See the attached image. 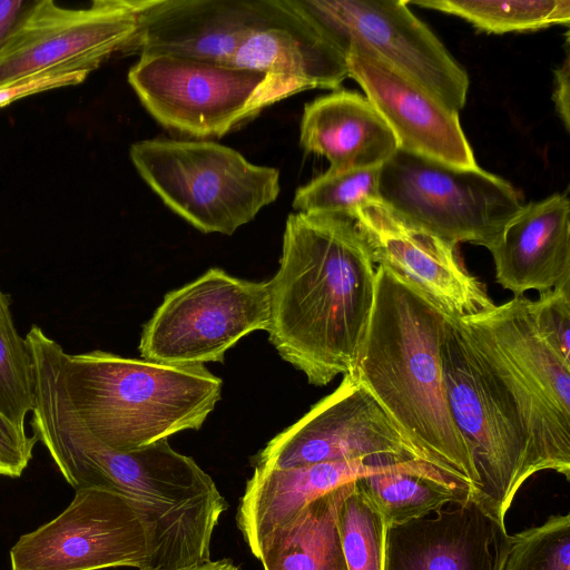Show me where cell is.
Here are the masks:
<instances>
[{"instance_id": "1", "label": "cell", "mask_w": 570, "mask_h": 570, "mask_svg": "<svg viewBox=\"0 0 570 570\" xmlns=\"http://www.w3.org/2000/svg\"><path fill=\"white\" fill-rule=\"evenodd\" d=\"M441 361L453 420L479 475L476 499L498 520L534 473L570 480V361L539 332L531 299L448 316Z\"/></svg>"}, {"instance_id": "2", "label": "cell", "mask_w": 570, "mask_h": 570, "mask_svg": "<svg viewBox=\"0 0 570 570\" xmlns=\"http://www.w3.org/2000/svg\"><path fill=\"white\" fill-rule=\"evenodd\" d=\"M31 426L65 480L124 497L146 530L145 569L170 570L209 560L215 527L227 504L213 479L167 439L131 451L114 450L76 416L50 358L32 367Z\"/></svg>"}, {"instance_id": "3", "label": "cell", "mask_w": 570, "mask_h": 570, "mask_svg": "<svg viewBox=\"0 0 570 570\" xmlns=\"http://www.w3.org/2000/svg\"><path fill=\"white\" fill-rule=\"evenodd\" d=\"M346 215L289 214L268 282L266 332L282 358L324 386L353 371L374 304L376 268Z\"/></svg>"}, {"instance_id": "4", "label": "cell", "mask_w": 570, "mask_h": 570, "mask_svg": "<svg viewBox=\"0 0 570 570\" xmlns=\"http://www.w3.org/2000/svg\"><path fill=\"white\" fill-rule=\"evenodd\" d=\"M448 316L412 283L377 265L373 309L352 373L431 465L475 494L472 451L453 420L443 381Z\"/></svg>"}, {"instance_id": "5", "label": "cell", "mask_w": 570, "mask_h": 570, "mask_svg": "<svg viewBox=\"0 0 570 570\" xmlns=\"http://www.w3.org/2000/svg\"><path fill=\"white\" fill-rule=\"evenodd\" d=\"M53 356L67 403L114 450L199 430L220 400L222 380L204 365H166L104 351L70 354L57 342Z\"/></svg>"}, {"instance_id": "6", "label": "cell", "mask_w": 570, "mask_h": 570, "mask_svg": "<svg viewBox=\"0 0 570 570\" xmlns=\"http://www.w3.org/2000/svg\"><path fill=\"white\" fill-rule=\"evenodd\" d=\"M129 157L163 203L203 233L234 234L281 191L278 169L212 140L145 139Z\"/></svg>"}, {"instance_id": "7", "label": "cell", "mask_w": 570, "mask_h": 570, "mask_svg": "<svg viewBox=\"0 0 570 570\" xmlns=\"http://www.w3.org/2000/svg\"><path fill=\"white\" fill-rule=\"evenodd\" d=\"M128 82L163 127L189 138H220L301 89L278 77L209 61L139 56Z\"/></svg>"}, {"instance_id": "8", "label": "cell", "mask_w": 570, "mask_h": 570, "mask_svg": "<svg viewBox=\"0 0 570 570\" xmlns=\"http://www.w3.org/2000/svg\"><path fill=\"white\" fill-rule=\"evenodd\" d=\"M379 197L451 245L488 249L523 205L509 181L479 166L458 167L401 148L380 167Z\"/></svg>"}, {"instance_id": "9", "label": "cell", "mask_w": 570, "mask_h": 570, "mask_svg": "<svg viewBox=\"0 0 570 570\" xmlns=\"http://www.w3.org/2000/svg\"><path fill=\"white\" fill-rule=\"evenodd\" d=\"M268 282H253L210 268L166 294L145 324L139 352L144 360L174 366L223 362L242 337L267 330Z\"/></svg>"}, {"instance_id": "10", "label": "cell", "mask_w": 570, "mask_h": 570, "mask_svg": "<svg viewBox=\"0 0 570 570\" xmlns=\"http://www.w3.org/2000/svg\"><path fill=\"white\" fill-rule=\"evenodd\" d=\"M342 52L362 45L451 110L465 106L469 76L435 33L397 0H294ZM345 56V55H344Z\"/></svg>"}, {"instance_id": "11", "label": "cell", "mask_w": 570, "mask_h": 570, "mask_svg": "<svg viewBox=\"0 0 570 570\" xmlns=\"http://www.w3.org/2000/svg\"><path fill=\"white\" fill-rule=\"evenodd\" d=\"M379 458L420 460L430 464L350 372L343 375L333 393L266 444L256 458V466L288 469Z\"/></svg>"}, {"instance_id": "12", "label": "cell", "mask_w": 570, "mask_h": 570, "mask_svg": "<svg viewBox=\"0 0 570 570\" xmlns=\"http://www.w3.org/2000/svg\"><path fill=\"white\" fill-rule=\"evenodd\" d=\"M148 560L138 513L124 497L100 488L77 489L61 513L10 549L11 570L145 569Z\"/></svg>"}, {"instance_id": "13", "label": "cell", "mask_w": 570, "mask_h": 570, "mask_svg": "<svg viewBox=\"0 0 570 570\" xmlns=\"http://www.w3.org/2000/svg\"><path fill=\"white\" fill-rule=\"evenodd\" d=\"M142 0H95L70 9L51 0L23 10L0 46V82L71 61L101 65L137 30Z\"/></svg>"}, {"instance_id": "14", "label": "cell", "mask_w": 570, "mask_h": 570, "mask_svg": "<svg viewBox=\"0 0 570 570\" xmlns=\"http://www.w3.org/2000/svg\"><path fill=\"white\" fill-rule=\"evenodd\" d=\"M353 218L374 263L412 283L449 316H470L495 305L484 284L463 265L456 246L414 225L380 199L358 208Z\"/></svg>"}, {"instance_id": "15", "label": "cell", "mask_w": 570, "mask_h": 570, "mask_svg": "<svg viewBox=\"0 0 570 570\" xmlns=\"http://www.w3.org/2000/svg\"><path fill=\"white\" fill-rule=\"evenodd\" d=\"M350 78L393 131L399 148L458 167H476L459 112L395 69L371 49L344 51Z\"/></svg>"}, {"instance_id": "16", "label": "cell", "mask_w": 570, "mask_h": 570, "mask_svg": "<svg viewBox=\"0 0 570 570\" xmlns=\"http://www.w3.org/2000/svg\"><path fill=\"white\" fill-rule=\"evenodd\" d=\"M510 535L471 494L386 530L384 570H501Z\"/></svg>"}, {"instance_id": "17", "label": "cell", "mask_w": 570, "mask_h": 570, "mask_svg": "<svg viewBox=\"0 0 570 570\" xmlns=\"http://www.w3.org/2000/svg\"><path fill=\"white\" fill-rule=\"evenodd\" d=\"M263 9L264 0H142L122 52L230 65Z\"/></svg>"}, {"instance_id": "18", "label": "cell", "mask_w": 570, "mask_h": 570, "mask_svg": "<svg viewBox=\"0 0 570 570\" xmlns=\"http://www.w3.org/2000/svg\"><path fill=\"white\" fill-rule=\"evenodd\" d=\"M230 65L278 77L301 91L337 90L350 77L344 53L294 0H264L261 17L239 43Z\"/></svg>"}, {"instance_id": "19", "label": "cell", "mask_w": 570, "mask_h": 570, "mask_svg": "<svg viewBox=\"0 0 570 570\" xmlns=\"http://www.w3.org/2000/svg\"><path fill=\"white\" fill-rule=\"evenodd\" d=\"M497 282L514 296L570 279V202L553 194L523 204L489 248Z\"/></svg>"}, {"instance_id": "20", "label": "cell", "mask_w": 570, "mask_h": 570, "mask_svg": "<svg viewBox=\"0 0 570 570\" xmlns=\"http://www.w3.org/2000/svg\"><path fill=\"white\" fill-rule=\"evenodd\" d=\"M407 460L379 458L323 462L288 469L256 466L237 511V524L257 557L265 541L311 501L346 482Z\"/></svg>"}, {"instance_id": "21", "label": "cell", "mask_w": 570, "mask_h": 570, "mask_svg": "<svg viewBox=\"0 0 570 570\" xmlns=\"http://www.w3.org/2000/svg\"><path fill=\"white\" fill-rule=\"evenodd\" d=\"M299 144L306 153L325 157L333 170L381 167L399 148L366 97L338 89L305 105Z\"/></svg>"}, {"instance_id": "22", "label": "cell", "mask_w": 570, "mask_h": 570, "mask_svg": "<svg viewBox=\"0 0 570 570\" xmlns=\"http://www.w3.org/2000/svg\"><path fill=\"white\" fill-rule=\"evenodd\" d=\"M353 481L314 499L275 531L256 557L264 570H348L337 527V510Z\"/></svg>"}, {"instance_id": "23", "label": "cell", "mask_w": 570, "mask_h": 570, "mask_svg": "<svg viewBox=\"0 0 570 570\" xmlns=\"http://www.w3.org/2000/svg\"><path fill=\"white\" fill-rule=\"evenodd\" d=\"M355 481L383 513L387 527L424 517L473 494L470 487L420 460L402 461Z\"/></svg>"}, {"instance_id": "24", "label": "cell", "mask_w": 570, "mask_h": 570, "mask_svg": "<svg viewBox=\"0 0 570 570\" xmlns=\"http://www.w3.org/2000/svg\"><path fill=\"white\" fill-rule=\"evenodd\" d=\"M454 14L490 33L520 32L570 22L569 0H411Z\"/></svg>"}, {"instance_id": "25", "label": "cell", "mask_w": 570, "mask_h": 570, "mask_svg": "<svg viewBox=\"0 0 570 570\" xmlns=\"http://www.w3.org/2000/svg\"><path fill=\"white\" fill-rule=\"evenodd\" d=\"M337 527L348 570H384L387 524L355 480L340 503Z\"/></svg>"}, {"instance_id": "26", "label": "cell", "mask_w": 570, "mask_h": 570, "mask_svg": "<svg viewBox=\"0 0 570 570\" xmlns=\"http://www.w3.org/2000/svg\"><path fill=\"white\" fill-rule=\"evenodd\" d=\"M380 167L333 170L299 187L294 195L293 208L308 214L346 215L365 204L380 199Z\"/></svg>"}, {"instance_id": "27", "label": "cell", "mask_w": 570, "mask_h": 570, "mask_svg": "<svg viewBox=\"0 0 570 570\" xmlns=\"http://www.w3.org/2000/svg\"><path fill=\"white\" fill-rule=\"evenodd\" d=\"M31 358L13 324L9 296L0 292V412L14 425L26 429L32 410Z\"/></svg>"}, {"instance_id": "28", "label": "cell", "mask_w": 570, "mask_h": 570, "mask_svg": "<svg viewBox=\"0 0 570 570\" xmlns=\"http://www.w3.org/2000/svg\"><path fill=\"white\" fill-rule=\"evenodd\" d=\"M501 570H570V515L510 535Z\"/></svg>"}, {"instance_id": "29", "label": "cell", "mask_w": 570, "mask_h": 570, "mask_svg": "<svg viewBox=\"0 0 570 570\" xmlns=\"http://www.w3.org/2000/svg\"><path fill=\"white\" fill-rule=\"evenodd\" d=\"M99 66L86 60L71 61L4 80L0 82V108L41 91L81 83Z\"/></svg>"}, {"instance_id": "30", "label": "cell", "mask_w": 570, "mask_h": 570, "mask_svg": "<svg viewBox=\"0 0 570 570\" xmlns=\"http://www.w3.org/2000/svg\"><path fill=\"white\" fill-rule=\"evenodd\" d=\"M531 312L543 338L570 361V279L540 293L531 301Z\"/></svg>"}, {"instance_id": "31", "label": "cell", "mask_w": 570, "mask_h": 570, "mask_svg": "<svg viewBox=\"0 0 570 570\" xmlns=\"http://www.w3.org/2000/svg\"><path fill=\"white\" fill-rule=\"evenodd\" d=\"M37 441L35 435H28L26 429L14 425L0 412V475L20 476L32 458Z\"/></svg>"}, {"instance_id": "32", "label": "cell", "mask_w": 570, "mask_h": 570, "mask_svg": "<svg viewBox=\"0 0 570 570\" xmlns=\"http://www.w3.org/2000/svg\"><path fill=\"white\" fill-rule=\"evenodd\" d=\"M569 32L566 33V57L563 62L554 70L553 101L556 110L567 129L570 130V60Z\"/></svg>"}, {"instance_id": "33", "label": "cell", "mask_w": 570, "mask_h": 570, "mask_svg": "<svg viewBox=\"0 0 570 570\" xmlns=\"http://www.w3.org/2000/svg\"><path fill=\"white\" fill-rule=\"evenodd\" d=\"M24 4L21 0H0V46L23 12Z\"/></svg>"}, {"instance_id": "34", "label": "cell", "mask_w": 570, "mask_h": 570, "mask_svg": "<svg viewBox=\"0 0 570 570\" xmlns=\"http://www.w3.org/2000/svg\"><path fill=\"white\" fill-rule=\"evenodd\" d=\"M148 570V569H138ZM170 570H239L230 560L223 559L217 561H205L193 566H187L178 569Z\"/></svg>"}]
</instances>
